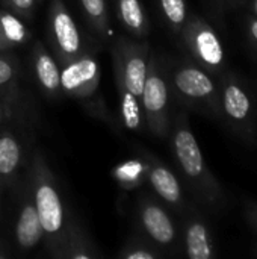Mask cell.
Here are the masks:
<instances>
[{
    "instance_id": "obj_21",
    "label": "cell",
    "mask_w": 257,
    "mask_h": 259,
    "mask_svg": "<svg viewBox=\"0 0 257 259\" xmlns=\"http://www.w3.org/2000/svg\"><path fill=\"white\" fill-rule=\"evenodd\" d=\"M158 256V250L150 244L141 241V238L129 240L118 253L120 259H156Z\"/></svg>"
},
{
    "instance_id": "obj_6",
    "label": "cell",
    "mask_w": 257,
    "mask_h": 259,
    "mask_svg": "<svg viewBox=\"0 0 257 259\" xmlns=\"http://www.w3.org/2000/svg\"><path fill=\"white\" fill-rule=\"evenodd\" d=\"M42 240H44V234L29 185L21 197V205L15 223V241L21 252H29L35 249Z\"/></svg>"
},
{
    "instance_id": "obj_14",
    "label": "cell",
    "mask_w": 257,
    "mask_h": 259,
    "mask_svg": "<svg viewBox=\"0 0 257 259\" xmlns=\"http://www.w3.org/2000/svg\"><path fill=\"white\" fill-rule=\"evenodd\" d=\"M117 15L132 35L144 36L148 32L147 15L139 0H117Z\"/></svg>"
},
{
    "instance_id": "obj_20",
    "label": "cell",
    "mask_w": 257,
    "mask_h": 259,
    "mask_svg": "<svg viewBox=\"0 0 257 259\" xmlns=\"http://www.w3.org/2000/svg\"><path fill=\"white\" fill-rule=\"evenodd\" d=\"M224 108L230 117L242 120L250 111V100L241 88L230 85L224 91Z\"/></svg>"
},
{
    "instance_id": "obj_9",
    "label": "cell",
    "mask_w": 257,
    "mask_h": 259,
    "mask_svg": "<svg viewBox=\"0 0 257 259\" xmlns=\"http://www.w3.org/2000/svg\"><path fill=\"white\" fill-rule=\"evenodd\" d=\"M174 150L176 156L189 178H198L204 171L203 155L198 143L188 127H179L174 134Z\"/></svg>"
},
{
    "instance_id": "obj_8",
    "label": "cell",
    "mask_w": 257,
    "mask_h": 259,
    "mask_svg": "<svg viewBox=\"0 0 257 259\" xmlns=\"http://www.w3.org/2000/svg\"><path fill=\"white\" fill-rule=\"evenodd\" d=\"M32 68L41 90L48 97H56L61 93V68L55 56L41 42L33 44Z\"/></svg>"
},
{
    "instance_id": "obj_5",
    "label": "cell",
    "mask_w": 257,
    "mask_h": 259,
    "mask_svg": "<svg viewBox=\"0 0 257 259\" xmlns=\"http://www.w3.org/2000/svg\"><path fill=\"white\" fill-rule=\"evenodd\" d=\"M139 103L148 127L156 134H164L167 127L168 87L159 73L153 56L148 58V71Z\"/></svg>"
},
{
    "instance_id": "obj_28",
    "label": "cell",
    "mask_w": 257,
    "mask_h": 259,
    "mask_svg": "<svg viewBox=\"0 0 257 259\" xmlns=\"http://www.w3.org/2000/svg\"><path fill=\"white\" fill-rule=\"evenodd\" d=\"M3 118H5V109H3V106H2V103H0V124H2V121H3Z\"/></svg>"
},
{
    "instance_id": "obj_15",
    "label": "cell",
    "mask_w": 257,
    "mask_h": 259,
    "mask_svg": "<svg viewBox=\"0 0 257 259\" xmlns=\"http://www.w3.org/2000/svg\"><path fill=\"white\" fill-rule=\"evenodd\" d=\"M0 27L9 50L30 39V30L24 24V20L9 9H0Z\"/></svg>"
},
{
    "instance_id": "obj_10",
    "label": "cell",
    "mask_w": 257,
    "mask_h": 259,
    "mask_svg": "<svg viewBox=\"0 0 257 259\" xmlns=\"http://www.w3.org/2000/svg\"><path fill=\"white\" fill-rule=\"evenodd\" d=\"M50 255L55 258L95 259L100 256V252L91 241V238L83 234L79 226L71 223L64 240Z\"/></svg>"
},
{
    "instance_id": "obj_4",
    "label": "cell",
    "mask_w": 257,
    "mask_h": 259,
    "mask_svg": "<svg viewBox=\"0 0 257 259\" xmlns=\"http://www.w3.org/2000/svg\"><path fill=\"white\" fill-rule=\"evenodd\" d=\"M100 85V62L94 55L82 53L62 65L61 91L76 99H89Z\"/></svg>"
},
{
    "instance_id": "obj_25",
    "label": "cell",
    "mask_w": 257,
    "mask_h": 259,
    "mask_svg": "<svg viewBox=\"0 0 257 259\" xmlns=\"http://www.w3.org/2000/svg\"><path fill=\"white\" fill-rule=\"evenodd\" d=\"M9 256H11V252H9L8 246L0 243V259H6L9 258Z\"/></svg>"
},
{
    "instance_id": "obj_1",
    "label": "cell",
    "mask_w": 257,
    "mask_h": 259,
    "mask_svg": "<svg viewBox=\"0 0 257 259\" xmlns=\"http://www.w3.org/2000/svg\"><path fill=\"white\" fill-rule=\"evenodd\" d=\"M30 191L42 228L45 246L52 253L64 240L68 228L65 205L55 176L41 153H35L30 167Z\"/></svg>"
},
{
    "instance_id": "obj_2",
    "label": "cell",
    "mask_w": 257,
    "mask_h": 259,
    "mask_svg": "<svg viewBox=\"0 0 257 259\" xmlns=\"http://www.w3.org/2000/svg\"><path fill=\"white\" fill-rule=\"evenodd\" d=\"M112 58L115 80L141 99L148 71V46L121 38L112 49Z\"/></svg>"
},
{
    "instance_id": "obj_17",
    "label": "cell",
    "mask_w": 257,
    "mask_h": 259,
    "mask_svg": "<svg viewBox=\"0 0 257 259\" xmlns=\"http://www.w3.org/2000/svg\"><path fill=\"white\" fill-rule=\"evenodd\" d=\"M112 176L126 190L138 188L147 176V162H142L141 159L126 161L112 170Z\"/></svg>"
},
{
    "instance_id": "obj_3",
    "label": "cell",
    "mask_w": 257,
    "mask_h": 259,
    "mask_svg": "<svg viewBox=\"0 0 257 259\" xmlns=\"http://www.w3.org/2000/svg\"><path fill=\"white\" fill-rule=\"evenodd\" d=\"M48 36L61 65L83 53L80 30L62 0H52L48 11Z\"/></svg>"
},
{
    "instance_id": "obj_23",
    "label": "cell",
    "mask_w": 257,
    "mask_h": 259,
    "mask_svg": "<svg viewBox=\"0 0 257 259\" xmlns=\"http://www.w3.org/2000/svg\"><path fill=\"white\" fill-rule=\"evenodd\" d=\"M36 2L38 0H3L6 9H9L15 15H18L24 21L26 20L30 21L33 18L35 8H36Z\"/></svg>"
},
{
    "instance_id": "obj_16",
    "label": "cell",
    "mask_w": 257,
    "mask_h": 259,
    "mask_svg": "<svg viewBox=\"0 0 257 259\" xmlns=\"http://www.w3.org/2000/svg\"><path fill=\"white\" fill-rule=\"evenodd\" d=\"M194 49L197 55L209 65H218L223 61V49L215 36V33L209 29H200L194 33L192 38Z\"/></svg>"
},
{
    "instance_id": "obj_27",
    "label": "cell",
    "mask_w": 257,
    "mask_h": 259,
    "mask_svg": "<svg viewBox=\"0 0 257 259\" xmlns=\"http://www.w3.org/2000/svg\"><path fill=\"white\" fill-rule=\"evenodd\" d=\"M251 32H253L254 38H256V39H257V21H254V23L251 24Z\"/></svg>"
},
{
    "instance_id": "obj_11",
    "label": "cell",
    "mask_w": 257,
    "mask_h": 259,
    "mask_svg": "<svg viewBox=\"0 0 257 259\" xmlns=\"http://www.w3.org/2000/svg\"><path fill=\"white\" fill-rule=\"evenodd\" d=\"M147 178L153 190L168 203H177L182 197L176 176L162 164L151 161L147 164Z\"/></svg>"
},
{
    "instance_id": "obj_7",
    "label": "cell",
    "mask_w": 257,
    "mask_h": 259,
    "mask_svg": "<svg viewBox=\"0 0 257 259\" xmlns=\"http://www.w3.org/2000/svg\"><path fill=\"white\" fill-rule=\"evenodd\" d=\"M139 222L147 237L161 246H168L174 241V225L167 211L153 200L142 199L139 202Z\"/></svg>"
},
{
    "instance_id": "obj_12",
    "label": "cell",
    "mask_w": 257,
    "mask_h": 259,
    "mask_svg": "<svg viewBox=\"0 0 257 259\" xmlns=\"http://www.w3.org/2000/svg\"><path fill=\"white\" fill-rule=\"evenodd\" d=\"M174 85L182 94L192 97V99L208 97L214 91L212 80L203 71L192 68V67L180 68L174 74Z\"/></svg>"
},
{
    "instance_id": "obj_13",
    "label": "cell",
    "mask_w": 257,
    "mask_h": 259,
    "mask_svg": "<svg viewBox=\"0 0 257 259\" xmlns=\"http://www.w3.org/2000/svg\"><path fill=\"white\" fill-rule=\"evenodd\" d=\"M21 146L11 132H0V181L9 184L21 165Z\"/></svg>"
},
{
    "instance_id": "obj_26",
    "label": "cell",
    "mask_w": 257,
    "mask_h": 259,
    "mask_svg": "<svg viewBox=\"0 0 257 259\" xmlns=\"http://www.w3.org/2000/svg\"><path fill=\"white\" fill-rule=\"evenodd\" d=\"M6 50H9V47H8V44H6V41L3 38V32H2V27H0V52H6Z\"/></svg>"
},
{
    "instance_id": "obj_18",
    "label": "cell",
    "mask_w": 257,
    "mask_h": 259,
    "mask_svg": "<svg viewBox=\"0 0 257 259\" xmlns=\"http://www.w3.org/2000/svg\"><path fill=\"white\" fill-rule=\"evenodd\" d=\"M186 253L191 259H209L212 256L208 231L201 223H194L188 228Z\"/></svg>"
},
{
    "instance_id": "obj_22",
    "label": "cell",
    "mask_w": 257,
    "mask_h": 259,
    "mask_svg": "<svg viewBox=\"0 0 257 259\" xmlns=\"http://www.w3.org/2000/svg\"><path fill=\"white\" fill-rule=\"evenodd\" d=\"M161 8L167 20L173 26H180L186 20L185 0H161Z\"/></svg>"
},
{
    "instance_id": "obj_24",
    "label": "cell",
    "mask_w": 257,
    "mask_h": 259,
    "mask_svg": "<svg viewBox=\"0 0 257 259\" xmlns=\"http://www.w3.org/2000/svg\"><path fill=\"white\" fill-rule=\"evenodd\" d=\"M17 74H18L17 64L11 58L0 55V88L14 85L17 82Z\"/></svg>"
},
{
    "instance_id": "obj_19",
    "label": "cell",
    "mask_w": 257,
    "mask_h": 259,
    "mask_svg": "<svg viewBox=\"0 0 257 259\" xmlns=\"http://www.w3.org/2000/svg\"><path fill=\"white\" fill-rule=\"evenodd\" d=\"M82 9L89 20L94 30L105 35L109 26V15H108V5L106 0H80Z\"/></svg>"
},
{
    "instance_id": "obj_29",
    "label": "cell",
    "mask_w": 257,
    "mask_h": 259,
    "mask_svg": "<svg viewBox=\"0 0 257 259\" xmlns=\"http://www.w3.org/2000/svg\"><path fill=\"white\" fill-rule=\"evenodd\" d=\"M254 9H256V12H257V0H256V3H254Z\"/></svg>"
}]
</instances>
